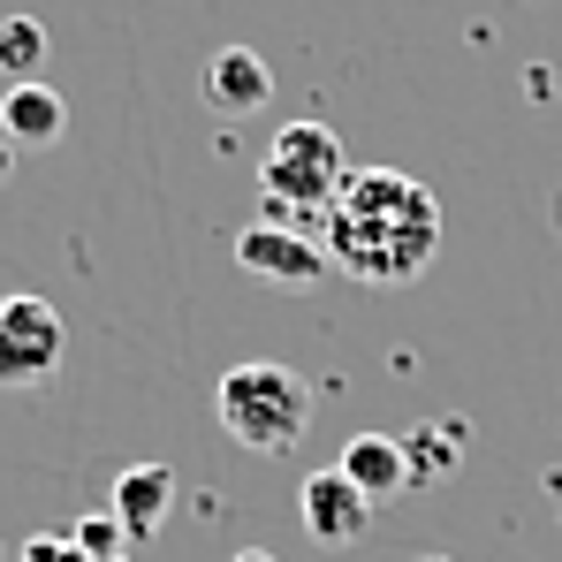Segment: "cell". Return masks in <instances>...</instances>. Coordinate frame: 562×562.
Listing matches in <instances>:
<instances>
[{"label":"cell","instance_id":"3957f363","mask_svg":"<svg viewBox=\"0 0 562 562\" xmlns=\"http://www.w3.org/2000/svg\"><path fill=\"white\" fill-rule=\"evenodd\" d=\"M350 183V160H342V137L327 122H289L274 130L267 160H259V190H267V221L281 213H327Z\"/></svg>","mask_w":562,"mask_h":562},{"label":"cell","instance_id":"7c38bea8","mask_svg":"<svg viewBox=\"0 0 562 562\" xmlns=\"http://www.w3.org/2000/svg\"><path fill=\"white\" fill-rule=\"evenodd\" d=\"M46 54H54V38H46L38 15H0V77L8 85H38Z\"/></svg>","mask_w":562,"mask_h":562},{"label":"cell","instance_id":"8992f818","mask_svg":"<svg viewBox=\"0 0 562 562\" xmlns=\"http://www.w3.org/2000/svg\"><path fill=\"white\" fill-rule=\"evenodd\" d=\"M296 509H304V532H312L319 548H350V540H366V532H373V517H380V509H373V502H366V494H358V486H350L335 464L304 479Z\"/></svg>","mask_w":562,"mask_h":562},{"label":"cell","instance_id":"ac0fdd59","mask_svg":"<svg viewBox=\"0 0 562 562\" xmlns=\"http://www.w3.org/2000/svg\"><path fill=\"white\" fill-rule=\"evenodd\" d=\"M114 562H130V555H114Z\"/></svg>","mask_w":562,"mask_h":562},{"label":"cell","instance_id":"5b68a950","mask_svg":"<svg viewBox=\"0 0 562 562\" xmlns=\"http://www.w3.org/2000/svg\"><path fill=\"white\" fill-rule=\"evenodd\" d=\"M236 267L259 281H289V289H312V281L335 274V259H327V244H312L304 228H281V221H251L236 244Z\"/></svg>","mask_w":562,"mask_h":562},{"label":"cell","instance_id":"5bb4252c","mask_svg":"<svg viewBox=\"0 0 562 562\" xmlns=\"http://www.w3.org/2000/svg\"><path fill=\"white\" fill-rule=\"evenodd\" d=\"M23 562H85V555H77V540H69V532H61V540H46V532H38V540L23 548Z\"/></svg>","mask_w":562,"mask_h":562},{"label":"cell","instance_id":"e0dca14e","mask_svg":"<svg viewBox=\"0 0 562 562\" xmlns=\"http://www.w3.org/2000/svg\"><path fill=\"white\" fill-rule=\"evenodd\" d=\"M411 562H441V555H411Z\"/></svg>","mask_w":562,"mask_h":562},{"label":"cell","instance_id":"277c9868","mask_svg":"<svg viewBox=\"0 0 562 562\" xmlns=\"http://www.w3.org/2000/svg\"><path fill=\"white\" fill-rule=\"evenodd\" d=\"M69 327L46 296H0V387H46L61 373Z\"/></svg>","mask_w":562,"mask_h":562},{"label":"cell","instance_id":"6da1fadb","mask_svg":"<svg viewBox=\"0 0 562 562\" xmlns=\"http://www.w3.org/2000/svg\"><path fill=\"white\" fill-rule=\"evenodd\" d=\"M327 259L366 289H403L441 251V205L403 168H350L342 198L327 205Z\"/></svg>","mask_w":562,"mask_h":562},{"label":"cell","instance_id":"9c48e42d","mask_svg":"<svg viewBox=\"0 0 562 562\" xmlns=\"http://www.w3.org/2000/svg\"><path fill=\"white\" fill-rule=\"evenodd\" d=\"M106 509H114V525L130 532V548L153 540V532L168 525V509H176V471H168V464H130L122 479H114Z\"/></svg>","mask_w":562,"mask_h":562},{"label":"cell","instance_id":"52a82bcc","mask_svg":"<svg viewBox=\"0 0 562 562\" xmlns=\"http://www.w3.org/2000/svg\"><path fill=\"white\" fill-rule=\"evenodd\" d=\"M335 471H342L373 509H387V502H403V494H411V457H403V441H395V434H350V441H342V457H335Z\"/></svg>","mask_w":562,"mask_h":562},{"label":"cell","instance_id":"ba28073f","mask_svg":"<svg viewBox=\"0 0 562 562\" xmlns=\"http://www.w3.org/2000/svg\"><path fill=\"white\" fill-rule=\"evenodd\" d=\"M267 99H274V69H267L251 46H221V54L205 61V106H213V114L244 122V114H259Z\"/></svg>","mask_w":562,"mask_h":562},{"label":"cell","instance_id":"9a60e30c","mask_svg":"<svg viewBox=\"0 0 562 562\" xmlns=\"http://www.w3.org/2000/svg\"><path fill=\"white\" fill-rule=\"evenodd\" d=\"M228 562H281V555H267V548H244V555H228Z\"/></svg>","mask_w":562,"mask_h":562},{"label":"cell","instance_id":"7a4b0ae2","mask_svg":"<svg viewBox=\"0 0 562 562\" xmlns=\"http://www.w3.org/2000/svg\"><path fill=\"white\" fill-rule=\"evenodd\" d=\"M213 411H221L228 441H244L251 457H289L312 426V387H304V373H289L274 358H244V366L221 373Z\"/></svg>","mask_w":562,"mask_h":562},{"label":"cell","instance_id":"30bf717a","mask_svg":"<svg viewBox=\"0 0 562 562\" xmlns=\"http://www.w3.org/2000/svg\"><path fill=\"white\" fill-rule=\"evenodd\" d=\"M61 130H69V106H61V92H54L46 77L0 92V137H8L15 153H46V145H61Z\"/></svg>","mask_w":562,"mask_h":562},{"label":"cell","instance_id":"4fadbf2b","mask_svg":"<svg viewBox=\"0 0 562 562\" xmlns=\"http://www.w3.org/2000/svg\"><path fill=\"white\" fill-rule=\"evenodd\" d=\"M69 540H77V555H85V562H114L122 548H130V532L114 525V509H92V517H77V525H69Z\"/></svg>","mask_w":562,"mask_h":562},{"label":"cell","instance_id":"2e32d148","mask_svg":"<svg viewBox=\"0 0 562 562\" xmlns=\"http://www.w3.org/2000/svg\"><path fill=\"white\" fill-rule=\"evenodd\" d=\"M8 168H15V145H8V137H0V176H8Z\"/></svg>","mask_w":562,"mask_h":562},{"label":"cell","instance_id":"8fae6325","mask_svg":"<svg viewBox=\"0 0 562 562\" xmlns=\"http://www.w3.org/2000/svg\"><path fill=\"white\" fill-rule=\"evenodd\" d=\"M395 441H403V457H411V494H418V486H434V479H449V471L464 464L471 426L464 418H434V426H411V434H395Z\"/></svg>","mask_w":562,"mask_h":562}]
</instances>
